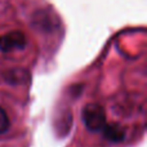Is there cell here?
<instances>
[{
    "label": "cell",
    "mask_w": 147,
    "mask_h": 147,
    "mask_svg": "<svg viewBox=\"0 0 147 147\" xmlns=\"http://www.w3.org/2000/svg\"><path fill=\"white\" fill-rule=\"evenodd\" d=\"M83 123L90 132H102L106 127V114L102 106L96 103H88L81 111Z\"/></svg>",
    "instance_id": "1"
},
{
    "label": "cell",
    "mask_w": 147,
    "mask_h": 147,
    "mask_svg": "<svg viewBox=\"0 0 147 147\" xmlns=\"http://www.w3.org/2000/svg\"><path fill=\"white\" fill-rule=\"evenodd\" d=\"M26 44V35L21 31H10L0 36V51L4 53L14 49H25Z\"/></svg>",
    "instance_id": "2"
},
{
    "label": "cell",
    "mask_w": 147,
    "mask_h": 147,
    "mask_svg": "<svg viewBox=\"0 0 147 147\" xmlns=\"http://www.w3.org/2000/svg\"><path fill=\"white\" fill-rule=\"evenodd\" d=\"M102 132H103L105 137H106L107 140H111V141H114V142L121 141L123 138H124V130L120 127H117V125L106 124V127L102 129Z\"/></svg>",
    "instance_id": "3"
},
{
    "label": "cell",
    "mask_w": 147,
    "mask_h": 147,
    "mask_svg": "<svg viewBox=\"0 0 147 147\" xmlns=\"http://www.w3.org/2000/svg\"><path fill=\"white\" fill-rule=\"evenodd\" d=\"M9 125H10L9 116L7 115L5 110L3 107H0V134L7 132L9 129Z\"/></svg>",
    "instance_id": "4"
}]
</instances>
